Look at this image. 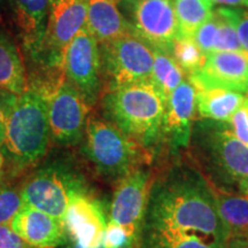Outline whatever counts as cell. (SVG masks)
<instances>
[{
  "label": "cell",
  "instance_id": "4fadbf2b",
  "mask_svg": "<svg viewBox=\"0 0 248 248\" xmlns=\"http://www.w3.org/2000/svg\"><path fill=\"white\" fill-rule=\"evenodd\" d=\"M188 79L197 90L224 89L248 94L247 52H212Z\"/></svg>",
  "mask_w": 248,
  "mask_h": 248
},
{
  "label": "cell",
  "instance_id": "3957f363",
  "mask_svg": "<svg viewBox=\"0 0 248 248\" xmlns=\"http://www.w3.org/2000/svg\"><path fill=\"white\" fill-rule=\"evenodd\" d=\"M166 106L167 99L152 79L110 90L104 98L107 120L146 148L162 136Z\"/></svg>",
  "mask_w": 248,
  "mask_h": 248
},
{
  "label": "cell",
  "instance_id": "52a82bcc",
  "mask_svg": "<svg viewBox=\"0 0 248 248\" xmlns=\"http://www.w3.org/2000/svg\"><path fill=\"white\" fill-rule=\"evenodd\" d=\"M88 190L76 173L63 167L51 166L39 169L21 187L24 204L33 207L63 222L71 198Z\"/></svg>",
  "mask_w": 248,
  "mask_h": 248
},
{
  "label": "cell",
  "instance_id": "8fae6325",
  "mask_svg": "<svg viewBox=\"0 0 248 248\" xmlns=\"http://www.w3.org/2000/svg\"><path fill=\"white\" fill-rule=\"evenodd\" d=\"M91 106L67 80L48 98L51 139L61 146H75L82 140Z\"/></svg>",
  "mask_w": 248,
  "mask_h": 248
},
{
  "label": "cell",
  "instance_id": "6da1fadb",
  "mask_svg": "<svg viewBox=\"0 0 248 248\" xmlns=\"http://www.w3.org/2000/svg\"><path fill=\"white\" fill-rule=\"evenodd\" d=\"M141 248H228L208 181L199 170L175 167L154 183L140 234Z\"/></svg>",
  "mask_w": 248,
  "mask_h": 248
},
{
  "label": "cell",
  "instance_id": "1f68e13d",
  "mask_svg": "<svg viewBox=\"0 0 248 248\" xmlns=\"http://www.w3.org/2000/svg\"><path fill=\"white\" fill-rule=\"evenodd\" d=\"M0 248H33L12 230L11 226L0 224Z\"/></svg>",
  "mask_w": 248,
  "mask_h": 248
},
{
  "label": "cell",
  "instance_id": "603a6c76",
  "mask_svg": "<svg viewBox=\"0 0 248 248\" xmlns=\"http://www.w3.org/2000/svg\"><path fill=\"white\" fill-rule=\"evenodd\" d=\"M153 54L154 62L151 79L168 100L170 93L184 80L185 73L171 54L157 48H153Z\"/></svg>",
  "mask_w": 248,
  "mask_h": 248
},
{
  "label": "cell",
  "instance_id": "e0dca14e",
  "mask_svg": "<svg viewBox=\"0 0 248 248\" xmlns=\"http://www.w3.org/2000/svg\"><path fill=\"white\" fill-rule=\"evenodd\" d=\"M85 28L99 44H105L132 31L114 0H89Z\"/></svg>",
  "mask_w": 248,
  "mask_h": 248
},
{
  "label": "cell",
  "instance_id": "7c38bea8",
  "mask_svg": "<svg viewBox=\"0 0 248 248\" xmlns=\"http://www.w3.org/2000/svg\"><path fill=\"white\" fill-rule=\"evenodd\" d=\"M130 26L152 48L171 54L178 35L173 0H130Z\"/></svg>",
  "mask_w": 248,
  "mask_h": 248
},
{
  "label": "cell",
  "instance_id": "9c48e42d",
  "mask_svg": "<svg viewBox=\"0 0 248 248\" xmlns=\"http://www.w3.org/2000/svg\"><path fill=\"white\" fill-rule=\"evenodd\" d=\"M64 77L90 106L101 92V58L98 40L84 27L74 37L63 55Z\"/></svg>",
  "mask_w": 248,
  "mask_h": 248
},
{
  "label": "cell",
  "instance_id": "9a60e30c",
  "mask_svg": "<svg viewBox=\"0 0 248 248\" xmlns=\"http://www.w3.org/2000/svg\"><path fill=\"white\" fill-rule=\"evenodd\" d=\"M197 89L190 79H184L170 93L163 117L162 135L172 150L190 145L193 119L197 108Z\"/></svg>",
  "mask_w": 248,
  "mask_h": 248
},
{
  "label": "cell",
  "instance_id": "8d00e7d4",
  "mask_svg": "<svg viewBox=\"0 0 248 248\" xmlns=\"http://www.w3.org/2000/svg\"><path fill=\"white\" fill-rule=\"evenodd\" d=\"M246 105H247V110H248V99H247V104Z\"/></svg>",
  "mask_w": 248,
  "mask_h": 248
},
{
  "label": "cell",
  "instance_id": "e575fe53",
  "mask_svg": "<svg viewBox=\"0 0 248 248\" xmlns=\"http://www.w3.org/2000/svg\"><path fill=\"white\" fill-rule=\"evenodd\" d=\"M64 245H66V248H83L78 243H77V241L70 239V238H68L66 244H64ZM99 248H104V245H102V246L99 247Z\"/></svg>",
  "mask_w": 248,
  "mask_h": 248
},
{
  "label": "cell",
  "instance_id": "cb8c5ba5",
  "mask_svg": "<svg viewBox=\"0 0 248 248\" xmlns=\"http://www.w3.org/2000/svg\"><path fill=\"white\" fill-rule=\"evenodd\" d=\"M214 14L217 18V36L214 52H246L241 46L230 7L225 6L217 8Z\"/></svg>",
  "mask_w": 248,
  "mask_h": 248
},
{
  "label": "cell",
  "instance_id": "484cf974",
  "mask_svg": "<svg viewBox=\"0 0 248 248\" xmlns=\"http://www.w3.org/2000/svg\"><path fill=\"white\" fill-rule=\"evenodd\" d=\"M24 204L21 188L13 186H0V224L8 225Z\"/></svg>",
  "mask_w": 248,
  "mask_h": 248
},
{
  "label": "cell",
  "instance_id": "44dd1931",
  "mask_svg": "<svg viewBox=\"0 0 248 248\" xmlns=\"http://www.w3.org/2000/svg\"><path fill=\"white\" fill-rule=\"evenodd\" d=\"M243 93L224 89L197 90V110L206 120L228 122L247 100Z\"/></svg>",
  "mask_w": 248,
  "mask_h": 248
},
{
  "label": "cell",
  "instance_id": "ba28073f",
  "mask_svg": "<svg viewBox=\"0 0 248 248\" xmlns=\"http://www.w3.org/2000/svg\"><path fill=\"white\" fill-rule=\"evenodd\" d=\"M89 0H49L45 36L36 55L45 54V62L54 69H63L64 52L85 27Z\"/></svg>",
  "mask_w": 248,
  "mask_h": 248
},
{
  "label": "cell",
  "instance_id": "4dcf8cb0",
  "mask_svg": "<svg viewBox=\"0 0 248 248\" xmlns=\"http://www.w3.org/2000/svg\"><path fill=\"white\" fill-rule=\"evenodd\" d=\"M17 95L12 93L0 91V148L2 147L6 136V124H7L9 111L13 106Z\"/></svg>",
  "mask_w": 248,
  "mask_h": 248
},
{
  "label": "cell",
  "instance_id": "f35d334b",
  "mask_svg": "<svg viewBox=\"0 0 248 248\" xmlns=\"http://www.w3.org/2000/svg\"><path fill=\"white\" fill-rule=\"evenodd\" d=\"M33 248H35V247H33Z\"/></svg>",
  "mask_w": 248,
  "mask_h": 248
},
{
  "label": "cell",
  "instance_id": "5bb4252c",
  "mask_svg": "<svg viewBox=\"0 0 248 248\" xmlns=\"http://www.w3.org/2000/svg\"><path fill=\"white\" fill-rule=\"evenodd\" d=\"M67 237L83 248L102 246L107 222L99 201L88 190L77 192L71 198L63 216Z\"/></svg>",
  "mask_w": 248,
  "mask_h": 248
},
{
  "label": "cell",
  "instance_id": "5b68a950",
  "mask_svg": "<svg viewBox=\"0 0 248 248\" xmlns=\"http://www.w3.org/2000/svg\"><path fill=\"white\" fill-rule=\"evenodd\" d=\"M84 136L86 156L99 173L107 178L119 181L151 160L146 147L108 120L90 115Z\"/></svg>",
  "mask_w": 248,
  "mask_h": 248
},
{
  "label": "cell",
  "instance_id": "d590c367",
  "mask_svg": "<svg viewBox=\"0 0 248 248\" xmlns=\"http://www.w3.org/2000/svg\"><path fill=\"white\" fill-rule=\"evenodd\" d=\"M5 154H4V152H1L0 151V173H1V171H2V169H4V166H5Z\"/></svg>",
  "mask_w": 248,
  "mask_h": 248
},
{
  "label": "cell",
  "instance_id": "f1b7e54d",
  "mask_svg": "<svg viewBox=\"0 0 248 248\" xmlns=\"http://www.w3.org/2000/svg\"><path fill=\"white\" fill-rule=\"evenodd\" d=\"M248 99V98H247ZM247 100L240 109H238L228 121L231 131L239 140L248 145V110Z\"/></svg>",
  "mask_w": 248,
  "mask_h": 248
},
{
  "label": "cell",
  "instance_id": "d6986e66",
  "mask_svg": "<svg viewBox=\"0 0 248 248\" xmlns=\"http://www.w3.org/2000/svg\"><path fill=\"white\" fill-rule=\"evenodd\" d=\"M212 190L219 217L230 239H248V193L228 192L215 187Z\"/></svg>",
  "mask_w": 248,
  "mask_h": 248
},
{
  "label": "cell",
  "instance_id": "ac0fdd59",
  "mask_svg": "<svg viewBox=\"0 0 248 248\" xmlns=\"http://www.w3.org/2000/svg\"><path fill=\"white\" fill-rule=\"evenodd\" d=\"M49 0H14L15 20L23 44L37 54L45 36Z\"/></svg>",
  "mask_w": 248,
  "mask_h": 248
},
{
  "label": "cell",
  "instance_id": "83f0119b",
  "mask_svg": "<svg viewBox=\"0 0 248 248\" xmlns=\"http://www.w3.org/2000/svg\"><path fill=\"white\" fill-rule=\"evenodd\" d=\"M216 36H217V18L215 14H210V16L207 18L206 21L202 23L199 29L194 35V40L197 42V44L199 45L201 51L204 54H208L214 52L215 49V42H216Z\"/></svg>",
  "mask_w": 248,
  "mask_h": 248
},
{
  "label": "cell",
  "instance_id": "4316f807",
  "mask_svg": "<svg viewBox=\"0 0 248 248\" xmlns=\"http://www.w3.org/2000/svg\"><path fill=\"white\" fill-rule=\"evenodd\" d=\"M140 239L116 223H107L102 245L104 248H133Z\"/></svg>",
  "mask_w": 248,
  "mask_h": 248
},
{
  "label": "cell",
  "instance_id": "30bf717a",
  "mask_svg": "<svg viewBox=\"0 0 248 248\" xmlns=\"http://www.w3.org/2000/svg\"><path fill=\"white\" fill-rule=\"evenodd\" d=\"M154 183L153 172L144 168V166L121 177L113 194L109 222L123 226L140 239L148 199Z\"/></svg>",
  "mask_w": 248,
  "mask_h": 248
},
{
  "label": "cell",
  "instance_id": "d6a6232c",
  "mask_svg": "<svg viewBox=\"0 0 248 248\" xmlns=\"http://www.w3.org/2000/svg\"><path fill=\"white\" fill-rule=\"evenodd\" d=\"M214 4H221L228 7L248 8V0H212Z\"/></svg>",
  "mask_w": 248,
  "mask_h": 248
},
{
  "label": "cell",
  "instance_id": "7402d4cb",
  "mask_svg": "<svg viewBox=\"0 0 248 248\" xmlns=\"http://www.w3.org/2000/svg\"><path fill=\"white\" fill-rule=\"evenodd\" d=\"M177 17V37L193 38L198 29L213 13L212 0H173Z\"/></svg>",
  "mask_w": 248,
  "mask_h": 248
},
{
  "label": "cell",
  "instance_id": "2e32d148",
  "mask_svg": "<svg viewBox=\"0 0 248 248\" xmlns=\"http://www.w3.org/2000/svg\"><path fill=\"white\" fill-rule=\"evenodd\" d=\"M9 226L35 248H57L63 246L68 239L63 222L28 204H23Z\"/></svg>",
  "mask_w": 248,
  "mask_h": 248
},
{
  "label": "cell",
  "instance_id": "277c9868",
  "mask_svg": "<svg viewBox=\"0 0 248 248\" xmlns=\"http://www.w3.org/2000/svg\"><path fill=\"white\" fill-rule=\"evenodd\" d=\"M48 98L38 89L28 88L11 108L2 147L17 168L36 163L47 152L51 141Z\"/></svg>",
  "mask_w": 248,
  "mask_h": 248
},
{
  "label": "cell",
  "instance_id": "f546056e",
  "mask_svg": "<svg viewBox=\"0 0 248 248\" xmlns=\"http://www.w3.org/2000/svg\"><path fill=\"white\" fill-rule=\"evenodd\" d=\"M241 46L248 53V11L241 7H230Z\"/></svg>",
  "mask_w": 248,
  "mask_h": 248
},
{
  "label": "cell",
  "instance_id": "8992f818",
  "mask_svg": "<svg viewBox=\"0 0 248 248\" xmlns=\"http://www.w3.org/2000/svg\"><path fill=\"white\" fill-rule=\"evenodd\" d=\"M100 45L101 70L107 78L109 91L151 79L153 48L132 31Z\"/></svg>",
  "mask_w": 248,
  "mask_h": 248
},
{
  "label": "cell",
  "instance_id": "836d02e7",
  "mask_svg": "<svg viewBox=\"0 0 248 248\" xmlns=\"http://www.w3.org/2000/svg\"><path fill=\"white\" fill-rule=\"evenodd\" d=\"M228 248H248V239L233 238V239H230Z\"/></svg>",
  "mask_w": 248,
  "mask_h": 248
},
{
  "label": "cell",
  "instance_id": "74e56055",
  "mask_svg": "<svg viewBox=\"0 0 248 248\" xmlns=\"http://www.w3.org/2000/svg\"><path fill=\"white\" fill-rule=\"evenodd\" d=\"M114 1H116V0H114Z\"/></svg>",
  "mask_w": 248,
  "mask_h": 248
},
{
  "label": "cell",
  "instance_id": "ffe728a7",
  "mask_svg": "<svg viewBox=\"0 0 248 248\" xmlns=\"http://www.w3.org/2000/svg\"><path fill=\"white\" fill-rule=\"evenodd\" d=\"M27 90L26 67L20 49L0 31V91L20 95Z\"/></svg>",
  "mask_w": 248,
  "mask_h": 248
},
{
  "label": "cell",
  "instance_id": "d4e9b609",
  "mask_svg": "<svg viewBox=\"0 0 248 248\" xmlns=\"http://www.w3.org/2000/svg\"><path fill=\"white\" fill-rule=\"evenodd\" d=\"M171 55L187 75L200 69L206 60V54L191 37H176Z\"/></svg>",
  "mask_w": 248,
  "mask_h": 248
},
{
  "label": "cell",
  "instance_id": "7a4b0ae2",
  "mask_svg": "<svg viewBox=\"0 0 248 248\" xmlns=\"http://www.w3.org/2000/svg\"><path fill=\"white\" fill-rule=\"evenodd\" d=\"M191 140L201 173L212 187L248 193V145L235 137L228 122H197Z\"/></svg>",
  "mask_w": 248,
  "mask_h": 248
}]
</instances>
